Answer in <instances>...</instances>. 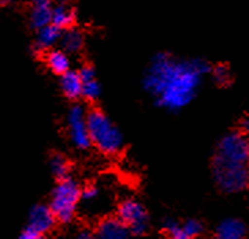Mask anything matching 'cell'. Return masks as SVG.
I'll return each mask as SVG.
<instances>
[{"instance_id": "6da1fadb", "label": "cell", "mask_w": 249, "mask_h": 239, "mask_svg": "<svg viewBox=\"0 0 249 239\" xmlns=\"http://www.w3.org/2000/svg\"><path fill=\"white\" fill-rule=\"evenodd\" d=\"M208 65L200 59L179 60L169 53H159L148 68L144 87L161 108L177 111L195 97Z\"/></svg>"}, {"instance_id": "7a4b0ae2", "label": "cell", "mask_w": 249, "mask_h": 239, "mask_svg": "<svg viewBox=\"0 0 249 239\" xmlns=\"http://www.w3.org/2000/svg\"><path fill=\"white\" fill-rule=\"evenodd\" d=\"M88 127L90 142L100 152L115 154L124 146V137L110 118L99 109L88 112Z\"/></svg>"}, {"instance_id": "3957f363", "label": "cell", "mask_w": 249, "mask_h": 239, "mask_svg": "<svg viewBox=\"0 0 249 239\" xmlns=\"http://www.w3.org/2000/svg\"><path fill=\"white\" fill-rule=\"evenodd\" d=\"M80 185L71 178L62 179L53 188L50 208L55 218L62 223H69L75 215L77 205L81 200Z\"/></svg>"}, {"instance_id": "277c9868", "label": "cell", "mask_w": 249, "mask_h": 239, "mask_svg": "<svg viewBox=\"0 0 249 239\" xmlns=\"http://www.w3.org/2000/svg\"><path fill=\"white\" fill-rule=\"evenodd\" d=\"M213 178L223 191L237 193L249 185V166L230 164L219 159L213 160Z\"/></svg>"}, {"instance_id": "5b68a950", "label": "cell", "mask_w": 249, "mask_h": 239, "mask_svg": "<svg viewBox=\"0 0 249 239\" xmlns=\"http://www.w3.org/2000/svg\"><path fill=\"white\" fill-rule=\"evenodd\" d=\"M215 159L230 164L249 166V138L244 133H230L220 139Z\"/></svg>"}, {"instance_id": "8992f818", "label": "cell", "mask_w": 249, "mask_h": 239, "mask_svg": "<svg viewBox=\"0 0 249 239\" xmlns=\"http://www.w3.org/2000/svg\"><path fill=\"white\" fill-rule=\"evenodd\" d=\"M67 131L74 146L78 149H87L90 142L88 127V112L80 104L73 105L67 114Z\"/></svg>"}, {"instance_id": "52a82bcc", "label": "cell", "mask_w": 249, "mask_h": 239, "mask_svg": "<svg viewBox=\"0 0 249 239\" xmlns=\"http://www.w3.org/2000/svg\"><path fill=\"white\" fill-rule=\"evenodd\" d=\"M118 218L127 225L134 235H142L147 231L148 218L144 206L134 200H124L118 208Z\"/></svg>"}, {"instance_id": "ba28073f", "label": "cell", "mask_w": 249, "mask_h": 239, "mask_svg": "<svg viewBox=\"0 0 249 239\" xmlns=\"http://www.w3.org/2000/svg\"><path fill=\"white\" fill-rule=\"evenodd\" d=\"M56 218L50 206L45 205H36L33 206L28 219V230L30 231L44 235L48 231H51L52 227L55 225Z\"/></svg>"}, {"instance_id": "9c48e42d", "label": "cell", "mask_w": 249, "mask_h": 239, "mask_svg": "<svg viewBox=\"0 0 249 239\" xmlns=\"http://www.w3.org/2000/svg\"><path fill=\"white\" fill-rule=\"evenodd\" d=\"M130 230L119 218H107L97 225V239H127Z\"/></svg>"}, {"instance_id": "30bf717a", "label": "cell", "mask_w": 249, "mask_h": 239, "mask_svg": "<svg viewBox=\"0 0 249 239\" xmlns=\"http://www.w3.org/2000/svg\"><path fill=\"white\" fill-rule=\"evenodd\" d=\"M74 21L75 13L73 7L67 3V0H58V3L52 7V25L65 30L73 28Z\"/></svg>"}, {"instance_id": "8fae6325", "label": "cell", "mask_w": 249, "mask_h": 239, "mask_svg": "<svg viewBox=\"0 0 249 239\" xmlns=\"http://www.w3.org/2000/svg\"><path fill=\"white\" fill-rule=\"evenodd\" d=\"M63 30L56 28L55 25H48L43 29L37 30L36 41H35V48L37 51H51L52 47L55 44L60 43Z\"/></svg>"}, {"instance_id": "7c38bea8", "label": "cell", "mask_w": 249, "mask_h": 239, "mask_svg": "<svg viewBox=\"0 0 249 239\" xmlns=\"http://www.w3.org/2000/svg\"><path fill=\"white\" fill-rule=\"evenodd\" d=\"M245 225L238 219H226L215 230V239H244Z\"/></svg>"}, {"instance_id": "4fadbf2b", "label": "cell", "mask_w": 249, "mask_h": 239, "mask_svg": "<svg viewBox=\"0 0 249 239\" xmlns=\"http://www.w3.org/2000/svg\"><path fill=\"white\" fill-rule=\"evenodd\" d=\"M45 63L52 73L63 75L70 71V58L69 53L63 50H51L45 55Z\"/></svg>"}, {"instance_id": "5bb4252c", "label": "cell", "mask_w": 249, "mask_h": 239, "mask_svg": "<svg viewBox=\"0 0 249 239\" xmlns=\"http://www.w3.org/2000/svg\"><path fill=\"white\" fill-rule=\"evenodd\" d=\"M60 87L62 92L65 93L69 99H77L82 96V89H84V81L80 77L78 71H67L62 75L60 78Z\"/></svg>"}, {"instance_id": "9a60e30c", "label": "cell", "mask_w": 249, "mask_h": 239, "mask_svg": "<svg viewBox=\"0 0 249 239\" xmlns=\"http://www.w3.org/2000/svg\"><path fill=\"white\" fill-rule=\"evenodd\" d=\"M59 44H60L62 50L67 53H75V52L81 51V48L84 45V36L78 29L69 28L62 32Z\"/></svg>"}, {"instance_id": "2e32d148", "label": "cell", "mask_w": 249, "mask_h": 239, "mask_svg": "<svg viewBox=\"0 0 249 239\" xmlns=\"http://www.w3.org/2000/svg\"><path fill=\"white\" fill-rule=\"evenodd\" d=\"M53 7V6H52ZM52 7L48 6H33L30 11V25L36 30H40L52 23Z\"/></svg>"}, {"instance_id": "e0dca14e", "label": "cell", "mask_w": 249, "mask_h": 239, "mask_svg": "<svg viewBox=\"0 0 249 239\" xmlns=\"http://www.w3.org/2000/svg\"><path fill=\"white\" fill-rule=\"evenodd\" d=\"M50 168H51V172L56 178H59L60 181L62 179H66L69 178V161L66 160L65 156L62 154H53L51 157V161H50Z\"/></svg>"}, {"instance_id": "ac0fdd59", "label": "cell", "mask_w": 249, "mask_h": 239, "mask_svg": "<svg viewBox=\"0 0 249 239\" xmlns=\"http://www.w3.org/2000/svg\"><path fill=\"white\" fill-rule=\"evenodd\" d=\"M164 230H166L169 239H192L189 234L185 231L183 225H179L173 220H167L164 223Z\"/></svg>"}, {"instance_id": "d6986e66", "label": "cell", "mask_w": 249, "mask_h": 239, "mask_svg": "<svg viewBox=\"0 0 249 239\" xmlns=\"http://www.w3.org/2000/svg\"><path fill=\"white\" fill-rule=\"evenodd\" d=\"M213 80L216 81L219 85H227L230 80H231V73L230 68L225 65H218L213 71Z\"/></svg>"}, {"instance_id": "ffe728a7", "label": "cell", "mask_w": 249, "mask_h": 239, "mask_svg": "<svg viewBox=\"0 0 249 239\" xmlns=\"http://www.w3.org/2000/svg\"><path fill=\"white\" fill-rule=\"evenodd\" d=\"M82 96L88 100H96L100 96V85L95 80L84 82V89H82Z\"/></svg>"}, {"instance_id": "44dd1931", "label": "cell", "mask_w": 249, "mask_h": 239, "mask_svg": "<svg viewBox=\"0 0 249 239\" xmlns=\"http://www.w3.org/2000/svg\"><path fill=\"white\" fill-rule=\"evenodd\" d=\"M182 225L183 228H185V231L189 234V237H191L192 239L195 238V237H197V235H200L201 231H203V224H201L198 220H195V219L186 220Z\"/></svg>"}, {"instance_id": "7402d4cb", "label": "cell", "mask_w": 249, "mask_h": 239, "mask_svg": "<svg viewBox=\"0 0 249 239\" xmlns=\"http://www.w3.org/2000/svg\"><path fill=\"white\" fill-rule=\"evenodd\" d=\"M97 196H99V190L96 186H87V188H82L81 200H84L85 203H92L97 198Z\"/></svg>"}, {"instance_id": "603a6c76", "label": "cell", "mask_w": 249, "mask_h": 239, "mask_svg": "<svg viewBox=\"0 0 249 239\" xmlns=\"http://www.w3.org/2000/svg\"><path fill=\"white\" fill-rule=\"evenodd\" d=\"M78 73H80V77L82 78L84 82H89V81L95 80V70H93L92 66H82L80 70H78Z\"/></svg>"}, {"instance_id": "cb8c5ba5", "label": "cell", "mask_w": 249, "mask_h": 239, "mask_svg": "<svg viewBox=\"0 0 249 239\" xmlns=\"http://www.w3.org/2000/svg\"><path fill=\"white\" fill-rule=\"evenodd\" d=\"M18 239H44V238H43V235H40V234H36V232L30 231V230H26V231L23 232L22 235H21Z\"/></svg>"}, {"instance_id": "d4e9b609", "label": "cell", "mask_w": 249, "mask_h": 239, "mask_svg": "<svg viewBox=\"0 0 249 239\" xmlns=\"http://www.w3.org/2000/svg\"><path fill=\"white\" fill-rule=\"evenodd\" d=\"M97 238V235H95L93 232L88 231V230H84V231H81L77 234V237L75 239H96Z\"/></svg>"}, {"instance_id": "484cf974", "label": "cell", "mask_w": 249, "mask_h": 239, "mask_svg": "<svg viewBox=\"0 0 249 239\" xmlns=\"http://www.w3.org/2000/svg\"><path fill=\"white\" fill-rule=\"evenodd\" d=\"M33 6H48V7H52V0H33Z\"/></svg>"}, {"instance_id": "4316f807", "label": "cell", "mask_w": 249, "mask_h": 239, "mask_svg": "<svg viewBox=\"0 0 249 239\" xmlns=\"http://www.w3.org/2000/svg\"><path fill=\"white\" fill-rule=\"evenodd\" d=\"M242 133L249 138V118H247V119L242 122Z\"/></svg>"}, {"instance_id": "83f0119b", "label": "cell", "mask_w": 249, "mask_h": 239, "mask_svg": "<svg viewBox=\"0 0 249 239\" xmlns=\"http://www.w3.org/2000/svg\"><path fill=\"white\" fill-rule=\"evenodd\" d=\"M10 0H1V4H7Z\"/></svg>"}]
</instances>
